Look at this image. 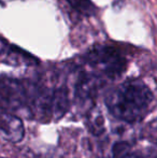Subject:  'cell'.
Instances as JSON below:
<instances>
[{"label": "cell", "instance_id": "cell-7", "mask_svg": "<svg viewBox=\"0 0 157 158\" xmlns=\"http://www.w3.org/2000/svg\"><path fill=\"white\" fill-rule=\"evenodd\" d=\"M86 126L95 135H101L105 130V121L102 112L97 108L88 110L86 116Z\"/></svg>", "mask_w": 157, "mask_h": 158}, {"label": "cell", "instance_id": "cell-6", "mask_svg": "<svg viewBox=\"0 0 157 158\" xmlns=\"http://www.w3.org/2000/svg\"><path fill=\"white\" fill-rule=\"evenodd\" d=\"M4 57H6V63L14 64V66H21V64L35 66L38 64V59L36 57L15 45L9 46L8 52L4 55Z\"/></svg>", "mask_w": 157, "mask_h": 158}, {"label": "cell", "instance_id": "cell-4", "mask_svg": "<svg viewBox=\"0 0 157 158\" xmlns=\"http://www.w3.org/2000/svg\"><path fill=\"white\" fill-rule=\"evenodd\" d=\"M25 135V127L17 115L0 111V138L12 143L22 141Z\"/></svg>", "mask_w": 157, "mask_h": 158}, {"label": "cell", "instance_id": "cell-10", "mask_svg": "<svg viewBox=\"0 0 157 158\" xmlns=\"http://www.w3.org/2000/svg\"><path fill=\"white\" fill-rule=\"evenodd\" d=\"M118 158H142L140 155H137V154H130V153H127L126 155L122 157H118Z\"/></svg>", "mask_w": 157, "mask_h": 158}, {"label": "cell", "instance_id": "cell-9", "mask_svg": "<svg viewBox=\"0 0 157 158\" xmlns=\"http://www.w3.org/2000/svg\"><path fill=\"white\" fill-rule=\"evenodd\" d=\"M9 44L6 40L3 39L2 37H0V57L4 56L8 52V48H9Z\"/></svg>", "mask_w": 157, "mask_h": 158}, {"label": "cell", "instance_id": "cell-1", "mask_svg": "<svg viewBox=\"0 0 157 158\" xmlns=\"http://www.w3.org/2000/svg\"><path fill=\"white\" fill-rule=\"evenodd\" d=\"M154 95L143 81L130 79L110 89L105 96L108 111L125 123L140 122L149 114Z\"/></svg>", "mask_w": 157, "mask_h": 158}, {"label": "cell", "instance_id": "cell-5", "mask_svg": "<svg viewBox=\"0 0 157 158\" xmlns=\"http://www.w3.org/2000/svg\"><path fill=\"white\" fill-rule=\"evenodd\" d=\"M70 106L69 90L66 86L55 88L52 92L51 115L52 119H59L66 114Z\"/></svg>", "mask_w": 157, "mask_h": 158}, {"label": "cell", "instance_id": "cell-2", "mask_svg": "<svg viewBox=\"0 0 157 158\" xmlns=\"http://www.w3.org/2000/svg\"><path fill=\"white\" fill-rule=\"evenodd\" d=\"M85 63L95 71L97 77L116 79L125 72L127 61L118 50L113 46L98 45L85 56Z\"/></svg>", "mask_w": 157, "mask_h": 158}, {"label": "cell", "instance_id": "cell-3", "mask_svg": "<svg viewBox=\"0 0 157 158\" xmlns=\"http://www.w3.org/2000/svg\"><path fill=\"white\" fill-rule=\"evenodd\" d=\"M28 83L14 77H0V111L8 113H28Z\"/></svg>", "mask_w": 157, "mask_h": 158}, {"label": "cell", "instance_id": "cell-8", "mask_svg": "<svg viewBox=\"0 0 157 158\" xmlns=\"http://www.w3.org/2000/svg\"><path fill=\"white\" fill-rule=\"evenodd\" d=\"M64 1L78 15L92 16L96 13V8L90 0H64Z\"/></svg>", "mask_w": 157, "mask_h": 158}]
</instances>
